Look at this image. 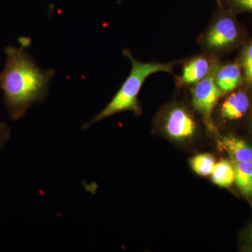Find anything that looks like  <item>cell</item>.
Wrapping results in <instances>:
<instances>
[{
  "instance_id": "1",
  "label": "cell",
  "mask_w": 252,
  "mask_h": 252,
  "mask_svg": "<svg viewBox=\"0 0 252 252\" xmlns=\"http://www.w3.org/2000/svg\"><path fill=\"white\" fill-rule=\"evenodd\" d=\"M27 39L20 47L5 48L6 61L0 72V88L6 111L12 120L21 119L32 106L42 103L49 95L53 69L44 70L26 51Z\"/></svg>"
},
{
  "instance_id": "2",
  "label": "cell",
  "mask_w": 252,
  "mask_h": 252,
  "mask_svg": "<svg viewBox=\"0 0 252 252\" xmlns=\"http://www.w3.org/2000/svg\"><path fill=\"white\" fill-rule=\"evenodd\" d=\"M123 54L130 61L132 67L130 74L112 100L97 115L84 124L82 126V130H86L96 123L112 117L117 113L131 111L136 115H140L141 107L138 95L147 78L152 74L160 72L173 74L174 68L181 62H142L136 59L129 49L124 50Z\"/></svg>"
},
{
  "instance_id": "3",
  "label": "cell",
  "mask_w": 252,
  "mask_h": 252,
  "mask_svg": "<svg viewBox=\"0 0 252 252\" xmlns=\"http://www.w3.org/2000/svg\"><path fill=\"white\" fill-rule=\"evenodd\" d=\"M250 37L237 15L225 7L220 0L208 27L199 36L198 44L204 53L220 59L241 49Z\"/></svg>"
},
{
  "instance_id": "4",
  "label": "cell",
  "mask_w": 252,
  "mask_h": 252,
  "mask_svg": "<svg viewBox=\"0 0 252 252\" xmlns=\"http://www.w3.org/2000/svg\"><path fill=\"white\" fill-rule=\"evenodd\" d=\"M220 62V60L217 61L208 75L192 86L191 91L193 109L203 118L207 130L212 133L217 132V126L212 117L214 111L219 101L224 96L215 82V71Z\"/></svg>"
},
{
  "instance_id": "5",
  "label": "cell",
  "mask_w": 252,
  "mask_h": 252,
  "mask_svg": "<svg viewBox=\"0 0 252 252\" xmlns=\"http://www.w3.org/2000/svg\"><path fill=\"white\" fill-rule=\"evenodd\" d=\"M162 126L169 137L177 140L193 137L197 130L193 116L186 107L178 104L167 109L162 117Z\"/></svg>"
},
{
  "instance_id": "6",
  "label": "cell",
  "mask_w": 252,
  "mask_h": 252,
  "mask_svg": "<svg viewBox=\"0 0 252 252\" xmlns=\"http://www.w3.org/2000/svg\"><path fill=\"white\" fill-rule=\"evenodd\" d=\"M248 86H240L228 93L220 107V117L223 122H235L243 119L250 108V91Z\"/></svg>"
},
{
  "instance_id": "7",
  "label": "cell",
  "mask_w": 252,
  "mask_h": 252,
  "mask_svg": "<svg viewBox=\"0 0 252 252\" xmlns=\"http://www.w3.org/2000/svg\"><path fill=\"white\" fill-rule=\"evenodd\" d=\"M219 60L204 52L187 60L183 63L182 74L177 80L179 84L192 87L208 75Z\"/></svg>"
},
{
  "instance_id": "8",
  "label": "cell",
  "mask_w": 252,
  "mask_h": 252,
  "mask_svg": "<svg viewBox=\"0 0 252 252\" xmlns=\"http://www.w3.org/2000/svg\"><path fill=\"white\" fill-rule=\"evenodd\" d=\"M217 87L225 94L245 84L243 69L238 59L227 63H219L215 71Z\"/></svg>"
},
{
  "instance_id": "9",
  "label": "cell",
  "mask_w": 252,
  "mask_h": 252,
  "mask_svg": "<svg viewBox=\"0 0 252 252\" xmlns=\"http://www.w3.org/2000/svg\"><path fill=\"white\" fill-rule=\"evenodd\" d=\"M220 145L228 152L231 160L238 162L252 160V148L245 141L234 136H224L220 139Z\"/></svg>"
},
{
  "instance_id": "10",
  "label": "cell",
  "mask_w": 252,
  "mask_h": 252,
  "mask_svg": "<svg viewBox=\"0 0 252 252\" xmlns=\"http://www.w3.org/2000/svg\"><path fill=\"white\" fill-rule=\"evenodd\" d=\"M235 172V183L240 191L244 194L250 193L252 182V160L238 162L231 160Z\"/></svg>"
},
{
  "instance_id": "11",
  "label": "cell",
  "mask_w": 252,
  "mask_h": 252,
  "mask_svg": "<svg viewBox=\"0 0 252 252\" xmlns=\"http://www.w3.org/2000/svg\"><path fill=\"white\" fill-rule=\"evenodd\" d=\"M212 179L217 185L228 188L235 182V172L231 161L222 160L216 163Z\"/></svg>"
},
{
  "instance_id": "12",
  "label": "cell",
  "mask_w": 252,
  "mask_h": 252,
  "mask_svg": "<svg viewBox=\"0 0 252 252\" xmlns=\"http://www.w3.org/2000/svg\"><path fill=\"white\" fill-rule=\"evenodd\" d=\"M237 59L243 69L245 85L252 90V36L242 46Z\"/></svg>"
},
{
  "instance_id": "13",
  "label": "cell",
  "mask_w": 252,
  "mask_h": 252,
  "mask_svg": "<svg viewBox=\"0 0 252 252\" xmlns=\"http://www.w3.org/2000/svg\"><path fill=\"white\" fill-rule=\"evenodd\" d=\"M215 165H216V162H215V158L208 154H199L190 160V165H191L192 169L199 175H212Z\"/></svg>"
},
{
  "instance_id": "14",
  "label": "cell",
  "mask_w": 252,
  "mask_h": 252,
  "mask_svg": "<svg viewBox=\"0 0 252 252\" xmlns=\"http://www.w3.org/2000/svg\"><path fill=\"white\" fill-rule=\"evenodd\" d=\"M222 4L235 15L252 14V0H222Z\"/></svg>"
},
{
  "instance_id": "15",
  "label": "cell",
  "mask_w": 252,
  "mask_h": 252,
  "mask_svg": "<svg viewBox=\"0 0 252 252\" xmlns=\"http://www.w3.org/2000/svg\"><path fill=\"white\" fill-rule=\"evenodd\" d=\"M11 136V130L6 124L0 121V150L4 148Z\"/></svg>"
},
{
  "instance_id": "16",
  "label": "cell",
  "mask_w": 252,
  "mask_h": 252,
  "mask_svg": "<svg viewBox=\"0 0 252 252\" xmlns=\"http://www.w3.org/2000/svg\"><path fill=\"white\" fill-rule=\"evenodd\" d=\"M250 193V194H251V195H252V182L251 183V185H250V193Z\"/></svg>"
},
{
  "instance_id": "17",
  "label": "cell",
  "mask_w": 252,
  "mask_h": 252,
  "mask_svg": "<svg viewBox=\"0 0 252 252\" xmlns=\"http://www.w3.org/2000/svg\"><path fill=\"white\" fill-rule=\"evenodd\" d=\"M215 1H217V2H218V1H220V0H215Z\"/></svg>"
},
{
  "instance_id": "18",
  "label": "cell",
  "mask_w": 252,
  "mask_h": 252,
  "mask_svg": "<svg viewBox=\"0 0 252 252\" xmlns=\"http://www.w3.org/2000/svg\"></svg>"
},
{
  "instance_id": "19",
  "label": "cell",
  "mask_w": 252,
  "mask_h": 252,
  "mask_svg": "<svg viewBox=\"0 0 252 252\" xmlns=\"http://www.w3.org/2000/svg\"></svg>"
}]
</instances>
